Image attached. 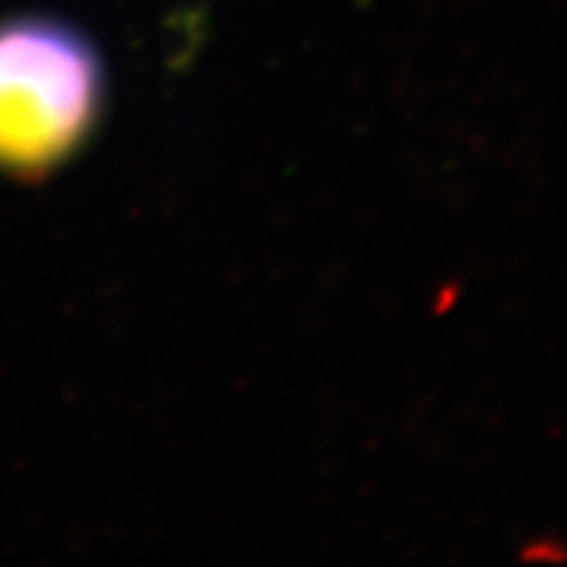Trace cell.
<instances>
[{
    "mask_svg": "<svg viewBox=\"0 0 567 567\" xmlns=\"http://www.w3.org/2000/svg\"><path fill=\"white\" fill-rule=\"evenodd\" d=\"M101 105V59L80 32L51 19L0 24V168L27 174L61 163Z\"/></svg>",
    "mask_w": 567,
    "mask_h": 567,
    "instance_id": "cell-1",
    "label": "cell"
}]
</instances>
